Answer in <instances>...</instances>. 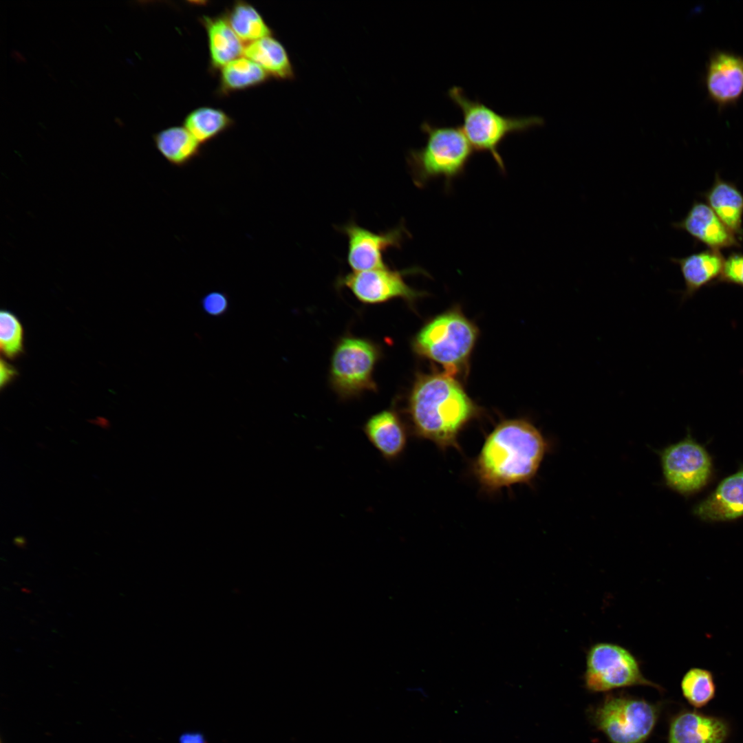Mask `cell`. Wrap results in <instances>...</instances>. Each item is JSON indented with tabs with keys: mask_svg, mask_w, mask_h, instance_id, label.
Listing matches in <instances>:
<instances>
[{
	"mask_svg": "<svg viewBox=\"0 0 743 743\" xmlns=\"http://www.w3.org/2000/svg\"><path fill=\"white\" fill-rule=\"evenodd\" d=\"M548 446L540 431L530 422L504 420L486 437L474 463L475 474L488 491L529 483L536 475Z\"/></svg>",
	"mask_w": 743,
	"mask_h": 743,
	"instance_id": "1",
	"label": "cell"
},
{
	"mask_svg": "<svg viewBox=\"0 0 743 743\" xmlns=\"http://www.w3.org/2000/svg\"><path fill=\"white\" fill-rule=\"evenodd\" d=\"M406 411L413 434L442 449L458 448L460 433L477 413L460 383L444 372L418 375Z\"/></svg>",
	"mask_w": 743,
	"mask_h": 743,
	"instance_id": "2",
	"label": "cell"
},
{
	"mask_svg": "<svg viewBox=\"0 0 743 743\" xmlns=\"http://www.w3.org/2000/svg\"><path fill=\"white\" fill-rule=\"evenodd\" d=\"M420 129L427 136L424 147L411 150L407 161L414 184L424 187L442 178L446 189L464 174L474 149L460 126H440L424 121Z\"/></svg>",
	"mask_w": 743,
	"mask_h": 743,
	"instance_id": "3",
	"label": "cell"
},
{
	"mask_svg": "<svg viewBox=\"0 0 743 743\" xmlns=\"http://www.w3.org/2000/svg\"><path fill=\"white\" fill-rule=\"evenodd\" d=\"M448 96L462 114L460 126L474 150L489 153L497 167L506 173L505 164L498 149L510 134L522 133L544 124L541 116H508L502 115L480 100H471L463 89L453 86Z\"/></svg>",
	"mask_w": 743,
	"mask_h": 743,
	"instance_id": "4",
	"label": "cell"
},
{
	"mask_svg": "<svg viewBox=\"0 0 743 743\" xmlns=\"http://www.w3.org/2000/svg\"><path fill=\"white\" fill-rule=\"evenodd\" d=\"M478 335L475 325L461 312L451 310L426 323L415 335L412 347L453 376L467 363Z\"/></svg>",
	"mask_w": 743,
	"mask_h": 743,
	"instance_id": "5",
	"label": "cell"
},
{
	"mask_svg": "<svg viewBox=\"0 0 743 743\" xmlns=\"http://www.w3.org/2000/svg\"><path fill=\"white\" fill-rule=\"evenodd\" d=\"M382 357L381 347L368 338L346 334L336 342L330 360V386L342 400L376 391L374 374Z\"/></svg>",
	"mask_w": 743,
	"mask_h": 743,
	"instance_id": "6",
	"label": "cell"
},
{
	"mask_svg": "<svg viewBox=\"0 0 743 743\" xmlns=\"http://www.w3.org/2000/svg\"><path fill=\"white\" fill-rule=\"evenodd\" d=\"M656 705L626 695H607L591 711L596 728L611 743H644L658 720Z\"/></svg>",
	"mask_w": 743,
	"mask_h": 743,
	"instance_id": "7",
	"label": "cell"
},
{
	"mask_svg": "<svg viewBox=\"0 0 743 743\" xmlns=\"http://www.w3.org/2000/svg\"><path fill=\"white\" fill-rule=\"evenodd\" d=\"M585 688L592 692H605L618 688L643 685L659 689L643 674L636 657L625 647L599 643L589 649L583 676Z\"/></svg>",
	"mask_w": 743,
	"mask_h": 743,
	"instance_id": "8",
	"label": "cell"
},
{
	"mask_svg": "<svg viewBox=\"0 0 743 743\" xmlns=\"http://www.w3.org/2000/svg\"><path fill=\"white\" fill-rule=\"evenodd\" d=\"M665 483L682 495L704 486L711 474V460L706 449L689 435L658 451Z\"/></svg>",
	"mask_w": 743,
	"mask_h": 743,
	"instance_id": "9",
	"label": "cell"
},
{
	"mask_svg": "<svg viewBox=\"0 0 743 743\" xmlns=\"http://www.w3.org/2000/svg\"><path fill=\"white\" fill-rule=\"evenodd\" d=\"M423 272L418 267L394 270L388 266L370 270L349 272L340 276L336 286L348 289L361 303L380 304L401 299L411 303L422 295L405 280L408 274Z\"/></svg>",
	"mask_w": 743,
	"mask_h": 743,
	"instance_id": "10",
	"label": "cell"
},
{
	"mask_svg": "<svg viewBox=\"0 0 743 743\" xmlns=\"http://www.w3.org/2000/svg\"><path fill=\"white\" fill-rule=\"evenodd\" d=\"M336 228L347 239V261L354 272L388 266L384 254L391 248H400L408 233L402 224L380 233L361 227L354 221Z\"/></svg>",
	"mask_w": 743,
	"mask_h": 743,
	"instance_id": "11",
	"label": "cell"
},
{
	"mask_svg": "<svg viewBox=\"0 0 743 743\" xmlns=\"http://www.w3.org/2000/svg\"><path fill=\"white\" fill-rule=\"evenodd\" d=\"M706 90L720 109L735 105L743 96V56L716 50L707 64Z\"/></svg>",
	"mask_w": 743,
	"mask_h": 743,
	"instance_id": "12",
	"label": "cell"
},
{
	"mask_svg": "<svg viewBox=\"0 0 743 743\" xmlns=\"http://www.w3.org/2000/svg\"><path fill=\"white\" fill-rule=\"evenodd\" d=\"M672 227L687 233L709 249L720 251L741 247L737 237L704 202L695 201L686 215L680 221L672 223Z\"/></svg>",
	"mask_w": 743,
	"mask_h": 743,
	"instance_id": "13",
	"label": "cell"
},
{
	"mask_svg": "<svg viewBox=\"0 0 743 743\" xmlns=\"http://www.w3.org/2000/svg\"><path fill=\"white\" fill-rule=\"evenodd\" d=\"M693 513L707 521L743 517V466L724 478L711 495L694 507Z\"/></svg>",
	"mask_w": 743,
	"mask_h": 743,
	"instance_id": "14",
	"label": "cell"
},
{
	"mask_svg": "<svg viewBox=\"0 0 743 743\" xmlns=\"http://www.w3.org/2000/svg\"><path fill=\"white\" fill-rule=\"evenodd\" d=\"M363 431L369 442L388 462L400 457L406 448L407 429L394 409H386L370 416L364 424Z\"/></svg>",
	"mask_w": 743,
	"mask_h": 743,
	"instance_id": "15",
	"label": "cell"
},
{
	"mask_svg": "<svg viewBox=\"0 0 743 743\" xmlns=\"http://www.w3.org/2000/svg\"><path fill=\"white\" fill-rule=\"evenodd\" d=\"M724 258L720 250L707 249L684 257L670 258L679 266L685 289L681 292V301L693 297L700 289L716 284L721 275Z\"/></svg>",
	"mask_w": 743,
	"mask_h": 743,
	"instance_id": "16",
	"label": "cell"
},
{
	"mask_svg": "<svg viewBox=\"0 0 743 743\" xmlns=\"http://www.w3.org/2000/svg\"><path fill=\"white\" fill-rule=\"evenodd\" d=\"M728 733L722 720L694 712H684L671 721L667 743H722Z\"/></svg>",
	"mask_w": 743,
	"mask_h": 743,
	"instance_id": "17",
	"label": "cell"
},
{
	"mask_svg": "<svg viewBox=\"0 0 743 743\" xmlns=\"http://www.w3.org/2000/svg\"><path fill=\"white\" fill-rule=\"evenodd\" d=\"M702 195L726 226L743 240V193L737 186L717 173L711 186Z\"/></svg>",
	"mask_w": 743,
	"mask_h": 743,
	"instance_id": "18",
	"label": "cell"
},
{
	"mask_svg": "<svg viewBox=\"0 0 743 743\" xmlns=\"http://www.w3.org/2000/svg\"><path fill=\"white\" fill-rule=\"evenodd\" d=\"M208 40L211 67L215 70L221 69L229 62L244 54L243 41L230 28L224 17L201 19Z\"/></svg>",
	"mask_w": 743,
	"mask_h": 743,
	"instance_id": "19",
	"label": "cell"
},
{
	"mask_svg": "<svg viewBox=\"0 0 743 743\" xmlns=\"http://www.w3.org/2000/svg\"><path fill=\"white\" fill-rule=\"evenodd\" d=\"M243 56L258 64L270 76L288 80L294 76L286 48L272 36L247 43Z\"/></svg>",
	"mask_w": 743,
	"mask_h": 743,
	"instance_id": "20",
	"label": "cell"
},
{
	"mask_svg": "<svg viewBox=\"0 0 743 743\" xmlns=\"http://www.w3.org/2000/svg\"><path fill=\"white\" fill-rule=\"evenodd\" d=\"M153 139L158 152L174 166H184L200 153L202 144L184 127H168Z\"/></svg>",
	"mask_w": 743,
	"mask_h": 743,
	"instance_id": "21",
	"label": "cell"
},
{
	"mask_svg": "<svg viewBox=\"0 0 743 743\" xmlns=\"http://www.w3.org/2000/svg\"><path fill=\"white\" fill-rule=\"evenodd\" d=\"M220 70L219 92L224 95L258 86L270 77L261 67L245 56L229 62Z\"/></svg>",
	"mask_w": 743,
	"mask_h": 743,
	"instance_id": "22",
	"label": "cell"
},
{
	"mask_svg": "<svg viewBox=\"0 0 743 743\" xmlns=\"http://www.w3.org/2000/svg\"><path fill=\"white\" fill-rule=\"evenodd\" d=\"M224 17L243 42L248 43L272 34L259 12L247 2H235Z\"/></svg>",
	"mask_w": 743,
	"mask_h": 743,
	"instance_id": "23",
	"label": "cell"
},
{
	"mask_svg": "<svg viewBox=\"0 0 743 743\" xmlns=\"http://www.w3.org/2000/svg\"><path fill=\"white\" fill-rule=\"evenodd\" d=\"M233 122L232 118L224 111L202 107L186 116L184 127L202 144L225 131Z\"/></svg>",
	"mask_w": 743,
	"mask_h": 743,
	"instance_id": "24",
	"label": "cell"
},
{
	"mask_svg": "<svg viewBox=\"0 0 743 743\" xmlns=\"http://www.w3.org/2000/svg\"><path fill=\"white\" fill-rule=\"evenodd\" d=\"M682 693L692 705L701 707L714 696L715 684L711 673L701 668H691L681 682Z\"/></svg>",
	"mask_w": 743,
	"mask_h": 743,
	"instance_id": "25",
	"label": "cell"
},
{
	"mask_svg": "<svg viewBox=\"0 0 743 743\" xmlns=\"http://www.w3.org/2000/svg\"><path fill=\"white\" fill-rule=\"evenodd\" d=\"M23 329L19 319L11 312H0V349L9 359H15L23 352Z\"/></svg>",
	"mask_w": 743,
	"mask_h": 743,
	"instance_id": "26",
	"label": "cell"
},
{
	"mask_svg": "<svg viewBox=\"0 0 743 743\" xmlns=\"http://www.w3.org/2000/svg\"><path fill=\"white\" fill-rule=\"evenodd\" d=\"M722 283L743 288V253L731 252L724 259L723 269L716 284Z\"/></svg>",
	"mask_w": 743,
	"mask_h": 743,
	"instance_id": "27",
	"label": "cell"
},
{
	"mask_svg": "<svg viewBox=\"0 0 743 743\" xmlns=\"http://www.w3.org/2000/svg\"><path fill=\"white\" fill-rule=\"evenodd\" d=\"M201 305L206 314L217 317L226 313L229 307V301L224 292L212 291L202 297Z\"/></svg>",
	"mask_w": 743,
	"mask_h": 743,
	"instance_id": "28",
	"label": "cell"
},
{
	"mask_svg": "<svg viewBox=\"0 0 743 743\" xmlns=\"http://www.w3.org/2000/svg\"><path fill=\"white\" fill-rule=\"evenodd\" d=\"M18 374L17 370L12 365L8 363L3 358L0 361V387L3 389L15 379Z\"/></svg>",
	"mask_w": 743,
	"mask_h": 743,
	"instance_id": "29",
	"label": "cell"
},
{
	"mask_svg": "<svg viewBox=\"0 0 743 743\" xmlns=\"http://www.w3.org/2000/svg\"><path fill=\"white\" fill-rule=\"evenodd\" d=\"M179 743H207L200 732H185L179 737Z\"/></svg>",
	"mask_w": 743,
	"mask_h": 743,
	"instance_id": "30",
	"label": "cell"
},
{
	"mask_svg": "<svg viewBox=\"0 0 743 743\" xmlns=\"http://www.w3.org/2000/svg\"><path fill=\"white\" fill-rule=\"evenodd\" d=\"M14 543L19 547L23 548L25 546L26 541L23 537H17L14 539Z\"/></svg>",
	"mask_w": 743,
	"mask_h": 743,
	"instance_id": "31",
	"label": "cell"
}]
</instances>
